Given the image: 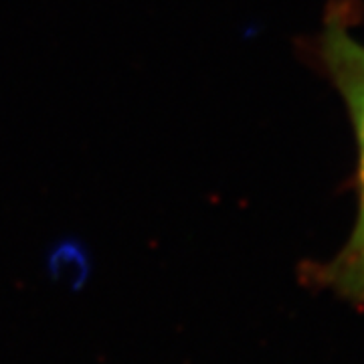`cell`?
Wrapping results in <instances>:
<instances>
[{
	"label": "cell",
	"instance_id": "6da1fadb",
	"mask_svg": "<svg viewBox=\"0 0 364 364\" xmlns=\"http://www.w3.org/2000/svg\"><path fill=\"white\" fill-rule=\"evenodd\" d=\"M352 11L346 0L332 2L320 35V59L340 91L358 146V213L346 245L312 272L324 287L350 299H364V43L352 35Z\"/></svg>",
	"mask_w": 364,
	"mask_h": 364
}]
</instances>
